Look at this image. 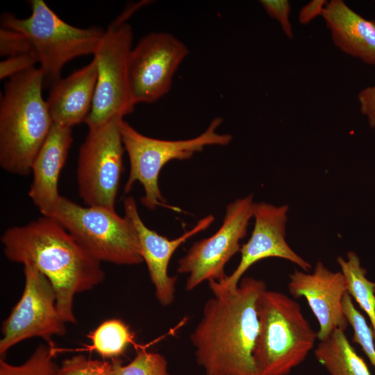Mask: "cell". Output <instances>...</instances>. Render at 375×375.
<instances>
[{"label": "cell", "instance_id": "6da1fadb", "mask_svg": "<svg viewBox=\"0 0 375 375\" xmlns=\"http://www.w3.org/2000/svg\"><path fill=\"white\" fill-rule=\"evenodd\" d=\"M267 289L260 279L243 277L231 290H211L190 335L196 361L205 375H260L253 360L259 332L257 301Z\"/></svg>", "mask_w": 375, "mask_h": 375}, {"label": "cell", "instance_id": "7a4b0ae2", "mask_svg": "<svg viewBox=\"0 0 375 375\" xmlns=\"http://www.w3.org/2000/svg\"><path fill=\"white\" fill-rule=\"evenodd\" d=\"M1 241L10 261L31 265L50 281L60 314L66 323L76 324L74 297L103 282L105 273L101 262L57 221L44 215L24 225L8 228Z\"/></svg>", "mask_w": 375, "mask_h": 375}, {"label": "cell", "instance_id": "3957f363", "mask_svg": "<svg viewBox=\"0 0 375 375\" xmlns=\"http://www.w3.org/2000/svg\"><path fill=\"white\" fill-rule=\"evenodd\" d=\"M44 77L32 67L6 82L0 101V165L26 176L53 124L42 90Z\"/></svg>", "mask_w": 375, "mask_h": 375}, {"label": "cell", "instance_id": "277c9868", "mask_svg": "<svg viewBox=\"0 0 375 375\" xmlns=\"http://www.w3.org/2000/svg\"><path fill=\"white\" fill-rule=\"evenodd\" d=\"M257 310L255 365L260 375H288L313 349L317 333L300 305L283 293L266 289L258 297Z\"/></svg>", "mask_w": 375, "mask_h": 375}, {"label": "cell", "instance_id": "5b68a950", "mask_svg": "<svg viewBox=\"0 0 375 375\" xmlns=\"http://www.w3.org/2000/svg\"><path fill=\"white\" fill-rule=\"evenodd\" d=\"M30 6L31 14L26 18L2 15L1 27L26 37L30 53L43 72L44 84L51 87L61 78V71L69 61L94 54L105 31L97 26H74L60 18L43 0H31Z\"/></svg>", "mask_w": 375, "mask_h": 375}, {"label": "cell", "instance_id": "8992f818", "mask_svg": "<svg viewBox=\"0 0 375 375\" xmlns=\"http://www.w3.org/2000/svg\"><path fill=\"white\" fill-rule=\"evenodd\" d=\"M221 117L215 118L201 135L188 140H166L146 136L122 119L119 130L129 160V174L124 186L128 193L135 182L143 187L144 195L142 203L150 210L158 206L174 208L167 204L159 188L158 179L162 168L173 160H187L197 152L210 145L228 144L232 135L219 134L217 128L222 123Z\"/></svg>", "mask_w": 375, "mask_h": 375}, {"label": "cell", "instance_id": "52a82bcc", "mask_svg": "<svg viewBox=\"0 0 375 375\" xmlns=\"http://www.w3.org/2000/svg\"><path fill=\"white\" fill-rule=\"evenodd\" d=\"M44 216L57 221L99 262L134 265L143 262L134 227L115 210L83 206L60 196Z\"/></svg>", "mask_w": 375, "mask_h": 375}, {"label": "cell", "instance_id": "ba28073f", "mask_svg": "<svg viewBox=\"0 0 375 375\" xmlns=\"http://www.w3.org/2000/svg\"><path fill=\"white\" fill-rule=\"evenodd\" d=\"M116 115L89 128L79 149L76 178L78 193L88 206L115 210V202L123 172L124 144Z\"/></svg>", "mask_w": 375, "mask_h": 375}, {"label": "cell", "instance_id": "9c48e42d", "mask_svg": "<svg viewBox=\"0 0 375 375\" xmlns=\"http://www.w3.org/2000/svg\"><path fill=\"white\" fill-rule=\"evenodd\" d=\"M131 26L118 17L105 31L93 56L97 81L90 112L85 123L88 128L109 119L123 117L134 109L128 81V59L132 49Z\"/></svg>", "mask_w": 375, "mask_h": 375}, {"label": "cell", "instance_id": "30bf717a", "mask_svg": "<svg viewBox=\"0 0 375 375\" xmlns=\"http://www.w3.org/2000/svg\"><path fill=\"white\" fill-rule=\"evenodd\" d=\"M253 194L227 205L223 222L211 236L196 242L178 261L177 272L188 275L185 289L191 291L205 281H222L225 266L240 251L253 215Z\"/></svg>", "mask_w": 375, "mask_h": 375}, {"label": "cell", "instance_id": "8fae6325", "mask_svg": "<svg viewBox=\"0 0 375 375\" xmlns=\"http://www.w3.org/2000/svg\"><path fill=\"white\" fill-rule=\"evenodd\" d=\"M22 295L1 326L0 356L17 343L40 337L54 347L52 338L66 333V322L56 305V293L50 281L31 265H24Z\"/></svg>", "mask_w": 375, "mask_h": 375}, {"label": "cell", "instance_id": "7c38bea8", "mask_svg": "<svg viewBox=\"0 0 375 375\" xmlns=\"http://www.w3.org/2000/svg\"><path fill=\"white\" fill-rule=\"evenodd\" d=\"M188 54L187 47L170 33L154 32L142 38L128 59V88L133 105L151 103L166 94Z\"/></svg>", "mask_w": 375, "mask_h": 375}, {"label": "cell", "instance_id": "4fadbf2b", "mask_svg": "<svg viewBox=\"0 0 375 375\" xmlns=\"http://www.w3.org/2000/svg\"><path fill=\"white\" fill-rule=\"evenodd\" d=\"M288 205L276 206L255 203L254 226L249 240L241 246L240 260L236 269L220 282L208 281L210 290H231L239 284L247 270L256 262L267 258H279L309 272L311 265L297 253L285 239Z\"/></svg>", "mask_w": 375, "mask_h": 375}, {"label": "cell", "instance_id": "5bb4252c", "mask_svg": "<svg viewBox=\"0 0 375 375\" xmlns=\"http://www.w3.org/2000/svg\"><path fill=\"white\" fill-rule=\"evenodd\" d=\"M124 216L134 227L141 256L145 262L150 278L155 288L157 300L162 306L171 305L174 300L176 276L168 274V266L175 251L193 235L206 230L215 217L208 215L200 219L190 230L175 239H169L148 228L141 219L133 197L124 200Z\"/></svg>", "mask_w": 375, "mask_h": 375}, {"label": "cell", "instance_id": "9a60e30c", "mask_svg": "<svg viewBox=\"0 0 375 375\" xmlns=\"http://www.w3.org/2000/svg\"><path fill=\"white\" fill-rule=\"evenodd\" d=\"M288 290L295 298L305 297L319 323L317 339L323 340L335 329L349 325L342 301L347 292L341 272H333L318 261L312 272L295 269L289 275Z\"/></svg>", "mask_w": 375, "mask_h": 375}, {"label": "cell", "instance_id": "2e32d148", "mask_svg": "<svg viewBox=\"0 0 375 375\" xmlns=\"http://www.w3.org/2000/svg\"><path fill=\"white\" fill-rule=\"evenodd\" d=\"M72 141L71 127L53 123L34 159L28 195L42 215L53 208L61 196L58 192L59 177Z\"/></svg>", "mask_w": 375, "mask_h": 375}, {"label": "cell", "instance_id": "e0dca14e", "mask_svg": "<svg viewBox=\"0 0 375 375\" xmlns=\"http://www.w3.org/2000/svg\"><path fill=\"white\" fill-rule=\"evenodd\" d=\"M97 81L93 59L53 85L47 101L53 123L72 128L85 122L92 108Z\"/></svg>", "mask_w": 375, "mask_h": 375}, {"label": "cell", "instance_id": "ac0fdd59", "mask_svg": "<svg viewBox=\"0 0 375 375\" xmlns=\"http://www.w3.org/2000/svg\"><path fill=\"white\" fill-rule=\"evenodd\" d=\"M335 46L344 53L375 65V21L367 19L342 0L327 3L321 15Z\"/></svg>", "mask_w": 375, "mask_h": 375}, {"label": "cell", "instance_id": "d6986e66", "mask_svg": "<svg viewBox=\"0 0 375 375\" xmlns=\"http://www.w3.org/2000/svg\"><path fill=\"white\" fill-rule=\"evenodd\" d=\"M314 353L330 375H371L344 330L335 329L326 339L320 340Z\"/></svg>", "mask_w": 375, "mask_h": 375}, {"label": "cell", "instance_id": "ffe728a7", "mask_svg": "<svg viewBox=\"0 0 375 375\" xmlns=\"http://www.w3.org/2000/svg\"><path fill=\"white\" fill-rule=\"evenodd\" d=\"M337 262L344 278L347 292L367 314L375 342V283L369 280L367 270L361 265L354 251H349L346 259L338 257Z\"/></svg>", "mask_w": 375, "mask_h": 375}, {"label": "cell", "instance_id": "44dd1931", "mask_svg": "<svg viewBox=\"0 0 375 375\" xmlns=\"http://www.w3.org/2000/svg\"><path fill=\"white\" fill-rule=\"evenodd\" d=\"M88 338L92 344L86 346L83 350L95 351L103 358L112 359L122 355L130 344L136 345L134 333L119 319L103 322Z\"/></svg>", "mask_w": 375, "mask_h": 375}, {"label": "cell", "instance_id": "7402d4cb", "mask_svg": "<svg viewBox=\"0 0 375 375\" xmlns=\"http://www.w3.org/2000/svg\"><path fill=\"white\" fill-rule=\"evenodd\" d=\"M56 349L48 344H39L22 365H13L0 359V375H56L60 366L54 360Z\"/></svg>", "mask_w": 375, "mask_h": 375}, {"label": "cell", "instance_id": "603a6c76", "mask_svg": "<svg viewBox=\"0 0 375 375\" xmlns=\"http://www.w3.org/2000/svg\"><path fill=\"white\" fill-rule=\"evenodd\" d=\"M112 375H169L164 356L145 349H138L135 356L123 365L119 358L112 359Z\"/></svg>", "mask_w": 375, "mask_h": 375}, {"label": "cell", "instance_id": "cb8c5ba5", "mask_svg": "<svg viewBox=\"0 0 375 375\" xmlns=\"http://www.w3.org/2000/svg\"><path fill=\"white\" fill-rule=\"evenodd\" d=\"M343 309L353 331V342L359 344L375 367V342L373 331L364 316L356 308L351 297L347 292L342 301Z\"/></svg>", "mask_w": 375, "mask_h": 375}, {"label": "cell", "instance_id": "d4e9b609", "mask_svg": "<svg viewBox=\"0 0 375 375\" xmlns=\"http://www.w3.org/2000/svg\"><path fill=\"white\" fill-rule=\"evenodd\" d=\"M56 375H112V362L76 355L62 361Z\"/></svg>", "mask_w": 375, "mask_h": 375}, {"label": "cell", "instance_id": "484cf974", "mask_svg": "<svg viewBox=\"0 0 375 375\" xmlns=\"http://www.w3.org/2000/svg\"><path fill=\"white\" fill-rule=\"evenodd\" d=\"M1 56H15L31 54L26 37L21 33L1 27L0 29Z\"/></svg>", "mask_w": 375, "mask_h": 375}, {"label": "cell", "instance_id": "4316f807", "mask_svg": "<svg viewBox=\"0 0 375 375\" xmlns=\"http://www.w3.org/2000/svg\"><path fill=\"white\" fill-rule=\"evenodd\" d=\"M267 13L275 19L281 25L282 30L288 38H293L292 27L290 20V3L288 0H261Z\"/></svg>", "mask_w": 375, "mask_h": 375}, {"label": "cell", "instance_id": "83f0119b", "mask_svg": "<svg viewBox=\"0 0 375 375\" xmlns=\"http://www.w3.org/2000/svg\"><path fill=\"white\" fill-rule=\"evenodd\" d=\"M35 58L31 54H22L5 58L0 62L1 80L10 78L28 69L35 67Z\"/></svg>", "mask_w": 375, "mask_h": 375}, {"label": "cell", "instance_id": "f1b7e54d", "mask_svg": "<svg viewBox=\"0 0 375 375\" xmlns=\"http://www.w3.org/2000/svg\"><path fill=\"white\" fill-rule=\"evenodd\" d=\"M359 108L370 127H375V85L362 90L358 95Z\"/></svg>", "mask_w": 375, "mask_h": 375}, {"label": "cell", "instance_id": "f546056e", "mask_svg": "<svg viewBox=\"0 0 375 375\" xmlns=\"http://www.w3.org/2000/svg\"><path fill=\"white\" fill-rule=\"evenodd\" d=\"M328 1L326 0H312L303 6L298 15L299 22L303 25L308 24L313 19L322 15Z\"/></svg>", "mask_w": 375, "mask_h": 375}]
</instances>
